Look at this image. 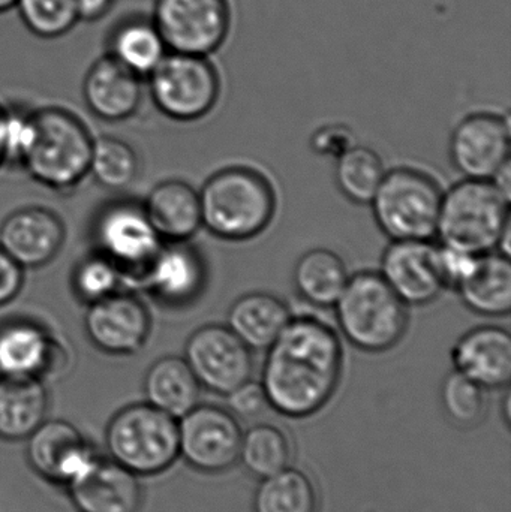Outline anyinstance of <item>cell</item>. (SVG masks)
Instances as JSON below:
<instances>
[{"label": "cell", "instance_id": "1", "mask_svg": "<svg viewBox=\"0 0 511 512\" xmlns=\"http://www.w3.org/2000/svg\"><path fill=\"white\" fill-rule=\"evenodd\" d=\"M344 369L341 339L314 316H296L267 349L261 381L269 408L303 420L332 399Z\"/></svg>", "mask_w": 511, "mask_h": 512}, {"label": "cell", "instance_id": "2", "mask_svg": "<svg viewBox=\"0 0 511 512\" xmlns=\"http://www.w3.org/2000/svg\"><path fill=\"white\" fill-rule=\"evenodd\" d=\"M198 195L203 227L227 242L254 239L269 227L275 215L272 185L251 168L218 171L207 179Z\"/></svg>", "mask_w": 511, "mask_h": 512}, {"label": "cell", "instance_id": "3", "mask_svg": "<svg viewBox=\"0 0 511 512\" xmlns=\"http://www.w3.org/2000/svg\"><path fill=\"white\" fill-rule=\"evenodd\" d=\"M510 230V195L492 180L465 179L441 198L440 245L473 255L497 251Z\"/></svg>", "mask_w": 511, "mask_h": 512}, {"label": "cell", "instance_id": "4", "mask_svg": "<svg viewBox=\"0 0 511 512\" xmlns=\"http://www.w3.org/2000/svg\"><path fill=\"white\" fill-rule=\"evenodd\" d=\"M35 119V140L23 170L51 191H75L89 177L95 138L86 123L65 108L35 110Z\"/></svg>", "mask_w": 511, "mask_h": 512}, {"label": "cell", "instance_id": "5", "mask_svg": "<svg viewBox=\"0 0 511 512\" xmlns=\"http://www.w3.org/2000/svg\"><path fill=\"white\" fill-rule=\"evenodd\" d=\"M107 456L140 478L167 472L179 456V420L147 402L123 406L108 420Z\"/></svg>", "mask_w": 511, "mask_h": 512}, {"label": "cell", "instance_id": "6", "mask_svg": "<svg viewBox=\"0 0 511 512\" xmlns=\"http://www.w3.org/2000/svg\"><path fill=\"white\" fill-rule=\"evenodd\" d=\"M333 307L345 339L360 351H389L407 331V304L375 271L350 276Z\"/></svg>", "mask_w": 511, "mask_h": 512}, {"label": "cell", "instance_id": "7", "mask_svg": "<svg viewBox=\"0 0 511 512\" xmlns=\"http://www.w3.org/2000/svg\"><path fill=\"white\" fill-rule=\"evenodd\" d=\"M443 191L414 168H395L384 176L371 206L380 230L390 240H432L437 234Z\"/></svg>", "mask_w": 511, "mask_h": 512}, {"label": "cell", "instance_id": "8", "mask_svg": "<svg viewBox=\"0 0 511 512\" xmlns=\"http://www.w3.org/2000/svg\"><path fill=\"white\" fill-rule=\"evenodd\" d=\"M144 83L159 113L176 122H194L218 102L221 81L206 56L168 51Z\"/></svg>", "mask_w": 511, "mask_h": 512}, {"label": "cell", "instance_id": "9", "mask_svg": "<svg viewBox=\"0 0 511 512\" xmlns=\"http://www.w3.org/2000/svg\"><path fill=\"white\" fill-rule=\"evenodd\" d=\"M93 251L107 256L125 274L126 280H137L162 240L150 224L143 203L119 198L102 204L90 225Z\"/></svg>", "mask_w": 511, "mask_h": 512}, {"label": "cell", "instance_id": "10", "mask_svg": "<svg viewBox=\"0 0 511 512\" xmlns=\"http://www.w3.org/2000/svg\"><path fill=\"white\" fill-rule=\"evenodd\" d=\"M243 429L224 406L198 403L179 418V456L200 474L219 475L239 463Z\"/></svg>", "mask_w": 511, "mask_h": 512}, {"label": "cell", "instance_id": "11", "mask_svg": "<svg viewBox=\"0 0 511 512\" xmlns=\"http://www.w3.org/2000/svg\"><path fill=\"white\" fill-rule=\"evenodd\" d=\"M150 15L174 53L207 57L230 32L228 0H155Z\"/></svg>", "mask_w": 511, "mask_h": 512}, {"label": "cell", "instance_id": "12", "mask_svg": "<svg viewBox=\"0 0 511 512\" xmlns=\"http://www.w3.org/2000/svg\"><path fill=\"white\" fill-rule=\"evenodd\" d=\"M183 358L201 388L218 396H228L254 373L251 349L227 325L207 324L195 330L186 340Z\"/></svg>", "mask_w": 511, "mask_h": 512}, {"label": "cell", "instance_id": "13", "mask_svg": "<svg viewBox=\"0 0 511 512\" xmlns=\"http://www.w3.org/2000/svg\"><path fill=\"white\" fill-rule=\"evenodd\" d=\"M68 351L50 328L32 318L0 322V379L48 381L68 366Z\"/></svg>", "mask_w": 511, "mask_h": 512}, {"label": "cell", "instance_id": "14", "mask_svg": "<svg viewBox=\"0 0 511 512\" xmlns=\"http://www.w3.org/2000/svg\"><path fill=\"white\" fill-rule=\"evenodd\" d=\"M24 442L27 465L33 474L63 490L99 454L75 424L59 418H47Z\"/></svg>", "mask_w": 511, "mask_h": 512}, {"label": "cell", "instance_id": "15", "mask_svg": "<svg viewBox=\"0 0 511 512\" xmlns=\"http://www.w3.org/2000/svg\"><path fill=\"white\" fill-rule=\"evenodd\" d=\"M84 331L102 354L128 357L146 345L152 331V316L138 295L122 289L87 306Z\"/></svg>", "mask_w": 511, "mask_h": 512}, {"label": "cell", "instance_id": "16", "mask_svg": "<svg viewBox=\"0 0 511 512\" xmlns=\"http://www.w3.org/2000/svg\"><path fill=\"white\" fill-rule=\"evenodd\" d=\"M509 117L474 113L456 126L450 137V159L465 179L492 180L510 164Z\"/></svg>", "mask_w": 511, "mask_h": 512}, {"label": "cell", "instance_id": "17", "mask_svg": "<svg viewBox=\"0 0 511 512\" xmlns=\"http://www.w3.org/2000/svg\"><path fill=\"white\" fill-rule=\"evenodd\" d=\"M135 283L156 303L183 309L203 294L207 265L200 251L189 242L162 243Z\"/></svg>", "mask_w": 511, "mask_h": 512}, {"label": "cell", "instance_id": "18", "mask_svg": "<svg viewBox=\"0 0 511 512\" xmlns=\"http://www.w3.org/2000/svg\"><path fill=\"white\" fill-rule=\"evenodd\" d=\"M378 273L407 306L432 303L446 289L438 246L431 240H393L384 251Z\"/></svg>", "mask_w": 511, "mask_h": 512}, {"label": "cell", "instance_id": "19", "mask_svg": "<svg viewBox=\"0 0 511 512\" xmlns=\"http://www.w3.org/2000/svg\"><path fill=\"white\" fill-rule=\"evenodd\" d=\"M78 512H140L141 478L101 453L65 489Z\"/></svg>", "mask_w": 511, "mask_h": 512}, {"label": "cell", "instance_id": "20", "mask_svg": "<svg viewBox=\"0 0 511 512\" xmlns=\"http://www.w3.org/2000/svg\"><path fill=\"white\" fill-rule=\"evenodd\" d=\"M65 240V222L56 212L41 206L15 210L0 224V248L24 270L50 264L62 251Z\"/></svg>", "mask_w": 511, "mask_h": 512}, {"label": "cell", "instance_id": "21", "mask_svg": "<svg viewBox=\"0 0 511 512\" xmlns=\"http://www.w3.org/2000/svg\"><path fill=\"white\" fill-rule=\"evenodd\" d=\"M144 78L108 56H101L87 69L83 99L87 110L107 123H120L134 117L143 104Z\"/></svg>", "mask_w": 511, "mask_h": 512}, {"label": "cell", "instance_id": "22", "mask_svg": "<svg viewBox=\"0 0 511 512\" xmlns=\"http://www.w3.org/2000/svg\"><path fill=\"white\" fill-rule=\"evenodd\" d=\"M453 370L486 390L507 387L511 379V336L506 328L485 325L465 333L450 351Z\"/></svg>", "mask_w": 511, "mask_h": 512}, {"label": "cell", "instance_id": "23", "mask_svg": "<svg viewBox=\"0 0 511 512\" xmlns=\"http://www.w3.org/2000/svg\"><path fill=\"white\" fill-rule=\"evenodd\" d=\"M144 210L164 243L191 242L203 227L200 195L183 180L158 183L143 201Z\"/></svg>", "mask_w": 511, "mask_h": 512}, {"label": "cell", "instance_id": "24", "mask_svg": "<svg viewBox=\"0 0 511 512\" xmlns=\"http://www.w3.org/2000/svg\"><path fill=\"white\" fill-rule=\"evenodd\" d=\"M105 56L146 80L168 53L152 15L131 12L117 18L104 39Z\"/></svg>", "mask_w": 511, "mask_h": 512}, {"label": "cell", "instance_id": "25", "mask_svg": "<svg viewBox=\"0 0 511 512\" xmlns=\"http://www.w3.org/2000/svg\"><path fill=\"white\" fill-rule=\"evenodd\" d=\"M50 393L38 379H0V441L24 442L45 420Z\"/></svg>", "mask_w": 511, "mask_h": 512}, {"label": "cell", "instance_id": "26", "mask_svg": "<svg viewBox=\"0 0 511 512\" xmlns=\"http://www.w3.org/2000/svg\"><path fill=\"white\" fill-rule=\"evenodd\" d=\"M290 309L281 298L267 292H251L234 301L227 327L251 351H267L290 322Z\"/></svg>", "mask_w": 511, "mask_h": 512}, {"label": "cell", "instance_id": "27", "mask_svg": "<svg viewBox=\"0 0 511 512\" xmlns=\"http://www.w3.org/2000/svg\"><path fill=\"white\" fill-rule=\"evenodd\" d=\"M144 402L177 418L200 403L201 385L185 358H159L147 369L143 381Z\"/></svg>", "mask_w": 511, "mask_h": 512}, {"label": "cell", "instance_id": "28", "mask_svg": "<svg viewBox=\"0 0 511 512\" xmlns=\"http://www.w3.org/2000/svg\"><path fill=\"white\" fill-rule=\"evenodd\" d=\"M468 309L483 316H506L511 310L510 256L494 251L480 255L470 276L458 286Z\"/></svg>", "mask_w": 511, "mask_h": 512}, {"label": "cell", "instance_id": "29", "mask_svg": "<svg viewBox=\"0 0 511 512\" xmlns=\"http://www.w3.org/2000/svg\"><path fill=\"white\" fill-rule=\"evenodd\" d=\"M348 276L344 259L329 249H312L294 265L293 282L297 294L312 306L333 307L341 297Z\"/></svg>", "mask_w": 511, "mask_h": 512}, {"label": "cell", "instance_id": "30", "mask_svg": "<svg viewBox=\"0 0 511 512\" xmlns=\"http://www.w3.org/2000/svg\"><path fill=\"white\" fill-rule=\"evenodd\" d=\"M254 512H320V495L305 471L287 466L261 478L252 499Z\"/></svg>", "mask_w": 511, "mask_h": 512}, {"label": "cell", "instance_id": "31", "mask_svg": "<svg viewBox=\"0 0 511 512\" xmlns=\"http://www.w3.org/2000/svg\"><path fill=\"white\" fill-rule=\"evenodd\" d=\"M293 445L282 427L258 423L243 432L239 462L258 478L275 474L290 466Z\"/></svg>", "mask_w": 511, "mask_h": 512}, {"label": "cell", "instance_id": "32", "mask_svg": "<svg viewBox=\"0 0 511 512\" xmlns=\"http://www.w3.org/2000/svg\"><path fill=\"white\" fill-rule=\"evenodd\" d=\"M336 159V185L342 194L353 203L371 204L386 176L380 155L371 147L354 144Z\"/></svg>", "mask_w": 511, "mask_h": 512}, {"label": "cell", "instance_id": "33", "mask_svg": "<svg viewBox=\"0 0 511 512\" xmlns=\"http://www.w3.org/2000/svg\"><path fill=\"white\" fill-rule=\"evenodd\" d=\"M140 174V158L131 144L116 137L93 141L89 176L104 189L122 192L131 188Z\"/></svg>", "mask_w": 511, "mask_h": 512}, {"label": "cell", "instance_id": "34", "mask_svg": "<svg viewBox=\"0 0 511 512\" xmlns=\"http://www.w3.org/2000/svg\"><path fill=\"white\" fill-rule=\"evenodd\" d=\"M486 391L473 379L452 370L441 384L440 399L444 414L462 429L479 426L488 412Z\"/></svg>", "mask_w": 511, "mask_h": 512}, {"label": "cell", "instance_id": "35", "mask_svg": "<svg viewBox=\"0 0 511 512\" xmlns=\"http://www.w3.org/2000/svg\"><path fill=\"white\" fill-rule=\"evenodd\" d=\"M125 282L122 270L96 251L81 258L71 276L72 292L86 306L122 291Z\"/></svg>", "mask_w": 511, "mask_h": 512}, {"label": "cell", "instance_id": "36", "mask_svg": "<svg viewBox=\"0 0 511 512\" xmlns=\"http://www.w3.org/2000/svg\"><path fill=\"white\" fill-rule=\"evenodd\" d=\"M14 9L24 27L41 39L62 38L80 23L75 0H17Z\"/></svg>", "mask_w": 511, "mask_h": 512}, {"label": "cell", "instance_id": "37", "mask_svg": "<svg viewBox=\"0 0 511 512\" xmlns=\"http://www.w3.org/2000/svg\"><path fill=\"white\" fill-rule=\"evenodd\" d=\"M35 134V110L21 104L0 105V153L3 167L23 170Z\"/></svg>", "mask_w": 511, "mask_h": 512}, {"label": "cell", "instance_id": "38", "mask_svg": "<svg viewBox=\"0 0 511 512\" xmlns=\"http://www.w3.org/2000/svg\"><path fill=\"white\" fill-rule=\"evenodd\" d=\"M225 397H227L228 409L237 418H248V420L249 418H257L258 415L266 411V408H269L263 385L260 382L252 381V379H249Z\"/></svg>", "mask_w": 511, "mask_h": 512}, {"label": "cell", "instance_id": "39", "mask_svg": "<svg viewBox=\"0 0 511 512\" xmlns=\"http://www.w3.org/2000/svg\"><path fill=\"white\" fill-rule=\"evenodd\" d=\"M479 256L449 246H438V262L446 288H458L470 276Z\"/></svg>", "mask_w": 511, "mask_h": 512}, {"label": "cell", "instance_id": "40", "mask_svg": "<svg viewBox=\"0 0 511 512\" xmlns=\"http://www.w3.org/2000/svg\"><path fill=\"white\" fill-rule=\"evenodd\" d=\"M312 149L320 155L341 156L354 146L353 132L344 125H329L318 129L312 137Z\"/></svg>", "mask_w": 511, "mask_h": 512}, {"label": "cell", "instance_id": "41", "mask_svg": "<svg viewBox=\"0 0 511 512\" xmlns=\"http://www.w3.org/2000/svg\"><path fill=\"white\" fill-rule=\"evenodd\" d=\"M24 268L0 248V307L12 303L24 286Z\"/></svg>", "mask_w": 511, "mask_h": 512}, {"label": "cell", "instance_id": "42", "mask_svg": "<svg viewBox=\"0 0 511 512\" xmlns=\"http://www.w3.org/2000/svg\"><path fill=\"white\" fill-rule=\"evenodd\" d=\"M77 2L78 20L84 23H96L110 14L117 0H75Z\"/></svg>", "mask_w": 511, "mask_h": 512}, {"label": "cell", "instance_id": "43", "mask_svg": "<svg viewBox=\"0 0 511 512\" xmlns=\"http://www.w3.org/2000/svg\"><path fill=\"white\" fill-rule=\"evenodd\" d=\"M15 2H17V0H0V14L14 9Z\"/></svg>", "mask_w": 511, "mask_h": 512}, {"label": "cell", "instance_id": "44", "mask_svg": "<svg viewBox=\"0 0 511 512\" xmlns=\"http://www.w3.org/2000/svg\"><path fill=\"white\" fill-rule=\"evenodd\" d=\"M3 167V159H2V153H0V168Z\"/></svg>", "mask_w": 511, "mask_h": 512}]
</instances>
